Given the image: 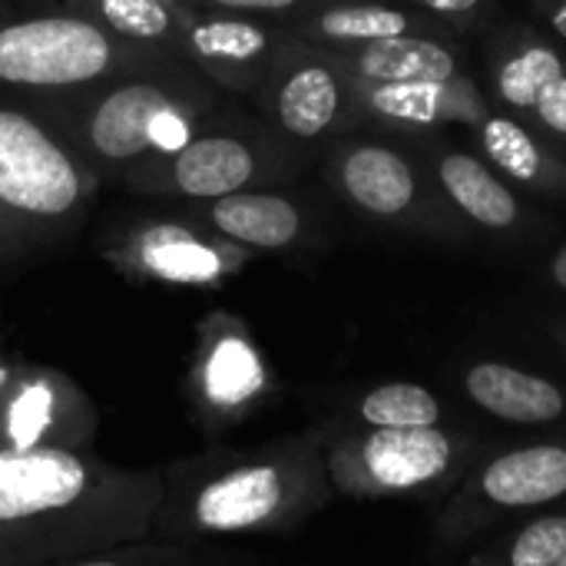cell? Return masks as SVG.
Wrapping results in <instances>:
<instances>
[{"mask_svg":"<svg viewBox=\"0 0 566 566\" xmlns=\"http://www.w3.org/2000/svg\"><path fill=\"white\" fill-rule=\"evenodd\" d=\"M163 471L93 451H0V566H60L153 537Z\"/></svg>","mask_w":566,"mask_h":566,"instance_id":"1","label":"cell"},{"mask_svg":"<svg viewBox=\"0 0 566 566\" xmlns=\"http://www.w3.org/2000/svg\"><path fill=\"white\" fill-rule=\"evenodd\" d=\"M163 488L153 534L169 541L275 527L302 491L298 464L275 451H209L163 471Z\"/></svg>","mask_w":566,"mask_h":566,"instance_id":"2","label":"cell"},{"mask_svg":"<svg viewBox=\"0 0 566 566\" xmlns=\"http://www.w3.org/2000/svg\"><path fill=\"white\" fill-rule=\"evenodd\" d=\"M332 189L365 219L438 242H468L471 232L444 202L415 139L365 119L328 146Z\"/></svg>","mask_w":566,"mask_h":566,"instance_id":"3","label":"cell"},{"mask_svg":"<svg viewBox=\"0 0 566 566\" xmlns=\"http://www.w3.org/2000/svg\"><path fill=\"white\" fill-rule=\"evenodd\" d=\"M96 172L33 113L0 103V252L46 242L76 222Z\"/></svg>","mask_w":566,"mask_h":566,"instance_id":"4","label":"cell"},{"mask_svg":"<svg viewBox=\"0 0 566 566\" xmlns=\"http://www.w3.org/2000/svg\"><path fill=\"white\" fill-rule=\"evenodd\" d=\"M199 96L159 76H129L93 93L63 119L80 159L99 166H133L149 153H172L192 139Z\"/></svg>","mask_w":566,"mask_h":566,"instance_id":"5","label":"cell"},{"mask_svg":"<svg viewBox=\"0 0 566 566\" xmlns=\"http://www.w3.org/2000/svg\"><path fill=\"white\" fill-rule=\"evenodd\" d=\"M488 99L566 156V46L534 17L501 10L474 40Z\"/></svg>","mask_w":566,"mask_h":566,"instance_id":"6","label":"cell"},{"mask_svg":"<svg viewBox=\"0 0 566 566\" xmlns=\"http://www.w3.org/2000/svg\"><path fill=\"white\" fill-rule=\"evenodd\" d=\"M153 56L90 17L0 20V86L83 90L119 70L149 66Z\"/></svg>","mask_w":566,"mask_h":566,"instance_id":"7","label":"cell"},{"mask_svg":"<svg viewBox=\"0 0 566 566\" xmlns=\"http://www.w3.org/2000/svg\"><path fill=\"white\" fill-rule=\"evenodd\" d=\"M265 90L272 123L292 146L335 143L365 123L355 80L338 70L318 46L292 33L285 36L282 53L265 76Z\"/></svg>","mask_w":566,"mask_h":566,"instance_id":"8","label":"cell"},{"mask_svg":"<svg viewBox=\"0 0 566 566\" xmlns=\"http://www.w3.org/2000/svg\"><path fill=\"white\" fill-rule=\"evenodd\" d=\"M99 415L63 371L0 358V451H90Z\"/></svg>","mask_w":566,"mask_h":566,"instance_id":"9","label":"cell"},{"mask_svg":"<svg viewBox=\"0 0 566 566\" xmlns=\"http://www.w3.org/2000/svg\"><path fill=\"white\" fill-rule=\"evenodd\" d=\"M411 139L444 202L471 235L524 239L527 232L547 229V219L531 206V199L511 186L471 143H461L454 129H431Z\"/></svg>","mask_w":566,"mask_h":566,"instance_id":"10","label":"cell"},{"mask_svg":"<svg viewBox=\"0 0 566 566\" xmlns=\"http://www.w3.org/2000/svg\"><path fill=\"white\" fill-rule=\"evenodd\" d=\"M282 169V159L262 153L245 136L232 133H202L182 143L172 153H149L133 163L126 172L129 189L163 192V196H189V199H219L229 192H242L262 176Z\"/></svg>","mask_w":566,"mask_h":566,"instance_id":"11","label":"cell"},{"mask_svg":"<svg viewBox=\"0 0 566 566\" xmlns=\"http://www.w3.org/2000/svg\"><path fill=\"white\" fill-rule=\"evenodd\" d=\"M113 262L133 275L166 285H216L245 269L252 249H242L219 232H202L179 222H146L133 229L113 252Z\"/></svg>","mask_w":566,"mask_h":566,"instance_id":"12","label":"cell"},{"mask_svg":"<svg viewBox=\"0 0 566 566\" xmlns=\"http://www.w3.org/2000/svg\"><path fill=\"white\" fill-rule=\"evenodd\" d=\"M318 50L361 83H454L478 76L474 40L464 36H388Z\"/></svg>","mask_w":566,"mask_h":566,"instance_id":"13","label":"cell"},{"mask_svg":"<svg viewBox=\"0 0 566 566\" xmlns=\"http://www.w3.org/2000/svg\"><path fill=\"white\" fill-rule=\"evenodd\" d=\"M365 119L418 136L431 129H468L494 103L478 76L454 83H361L355 80Z\"/></svg>","mask_w":566,"mask_h":566,"instance_id":"14","label":"cell"},{"mask_svg":"<svg viewBox=\"0 0 566 566\" xmlns=\"http://www.w3.org/2000/svg\"><path fill=\"white\" fill-rule=\"evenodd\" d=\"M468 143L524 196L566 202V156L521 119L491 106L468 126Z\"/></svg>","mask_w":566,"mask_h":566,"instance_id":"15","label":"cell"},{"mask_svg":"<svg viewBox=\"0 0 566 566\" xmlns=\"http://www.w3.org/2000/svg\"><path fill=\"white\" fill-rule=\"evenodd\" d=\"M448 458V438L434 428H378L361 451H335L332 471L345 488L358 478H368L378 488H415L441 474Z\"/></svg>","mask_w":566,"mask_h":566,"instance_id":"16","label":"cell"},{"mask_svg":"<svg viewBox=\"0 0 566 566\" xmlns=\"http://www.w3.org/2000/svg\"><path fill=\"white\" fill-rule=\"evenodd\" d=\"M289 33L315 46H352L388 36H458L408 0H328L302 10Z\"/></svg>","mask_w":566,"mask_h":566,"instance_id":"17","label":"cell"},{"mask_svg":"<svg viewBox=\"0 0 566 566\" xmlns=\"http://www.w3.org/2000/svg\"><path fill=\"white\" fill-rule=\"evenodd\" d=\"M265 388V368L252 342L235 322L216 315L206 325V342L192 371V391L199 405L216 415H239Z\"/></svg>","mask_w":566,"mask_h":566,"instance_id":"18","label":"cell"},{"mask_svg":"<svg viewBox=\"0 0 566 566\" xmlns=\"http://www.w3.org/2000/svg\"><path fill=\"white\" fill-rule=\"evenodd\" d=\"M285 30H269L265 23L242 17H212L189 27L186 43L196 60H202L219 80L232 86L265 83L272 63L282 53Z\"/></svg>","mask_w":566,"mask_h":566,"instance_id":"19","label":"cell"},{"mask_svg":"<svg viewBox=\"0 0 566 566\" xmlns=\"http://www.w3.org/2000/svg\"><path fill=\"white\" fill-rule=\"evenodd\" d=\"M206 222L242 249H289L302 242L308 216L305 209L279 192H229L209 202Z\"/></svg>","mask_w":566,"mask_h":566,"instance_id":"20","label":"cell"},{"mask_svg":"<svg viewBox=\"0 0 566 566\" xmlns=\"http://www.w3.org/2000/svg\"><path fill=\"white\" fill-rule=\"evenodd\" d=\"M468 391L481 408H488L491 415L507 418V421H527V424L554 421L564 411V395L551 381L524 375V371H517L511 365H497V361L471 368Z\"/></svg>","mask_w":566,"mask_h":566,"instance_id":"21","label":"cell"},{"mask_svg":"<svg viewBox=\"0 0 566 566\" xmlns=\"http://www.w3.org/2000/svg\"><path fill=\"white\" fill-rule=\"evenodd\" d=\"M484 491L507 507H531L554 501L566 491V451L527 448L501 458L484 474Z\"/></svg>","mask_w":566,"mask_h":566,"instance_id":"22","label":"cell"},{"mask_svg":"<svg viewBox=\"0 0 566 566\" xmlns=\"http://www.w3.org/2000/svg\"><path fill=\"white\" fill-rule=\"evenodd\" d=\"M90 20L129 43H156L172 33V13L163 0H83Z\"/></svg>","mask_w":566,"mask_h":566,"instance_id":"23","label":"cell"},{"mask_svg":"<svg viewBox=\"0 0 566 566\" xmlns=\"http://www.w3.org/2000/svg\"><path fill=\"white\" fill-rule=\"evenodd\" d=\"M361 415L375 428H431L441 408L418 385H385L361 401Z\"/></svg>","mask_w":566,"mask_h":566,"instance_id":"24","label":"cell"},{"mask_svg":"<svg viewBox=\"0 0 566 566\" xmlns=\"http://www.w3.org/2000/svg\"><path fill=\"white\" fill-rule=\"evenodd\" d=\"M431 20H438L444 30L478 40L491 27V20L504 10V0H408Z\"/></svg>","mask_w":566,"mask_h":566,"instance_id":"25","label":"cell"},{"mask_svg":"<svg viewBox=\"0 0 566 566\" xmlns=\"http://www.w3.org/2000/svg\"><path fill=\"white\" fill-rule=\"evenodd\" d=\"M566 557V517L531 524L514 547V566H557Z\"/></svg>","mask_w":566,"mask_h":566,"instance_id":"26","label":"cell"},{"mask_svg":"<svg viewBox=\"0 0 566 566\" xmlns=\"http://www.w3.org/2000/svg\"><path fill=\"white\" fill-rule=\"evenodd\" d=\"M527 17H534L566 46V0H527Z\"/></svg>","mask_w":566,"mask_h":566,"instance_id":"27","label":"cell"},{"mask_svg":"<svg viewBox=\"0 0 566 566\" xmlns=\"http://www.w3.org/2000/svg\"><path fill=\"white\" fill-rule=\"evenodd\" d=\"M226 10H255V13H285V10H308L328 0H212Z\"/></svg>","mask_w":566,"mask_h":566,"instance_id":"28","label":"cell"},{"mask_svg":"<svg viewBox=\"0 0 566 566\" xmlns=\"http://www.w3.org/2000/svg\"><path fill=\"white\" fill-rule=\"evenodd\" d=\"M547 272H551V282H554L557 289H564L566 292V242L564 245H557V252L551 255V262H547Z\"/></svg>","mask_w":566,"mask_h":566,"instance_id":"29","label":"cell"},{"mask_svg":"<svg viewBox=\"0 0 566 566\" xmlns=\"http://www.w3.org/2000/svg\"><path fill=\"white\" fill-rule=\"evenodd\" d=\"M60 566H126V564L109 560L106 554H99V557H86V560H73V564H60Z\"/></svg>","mask_w":566,"mask_h":566,"instance_id":"30","label":"cell"},{"mask_svg":"<svg viewBox=\"0 0 566 566\" xmlns=\"http://www.w3.org/2000/svg\"><path fill=\"white\" fill-rule=\"evenodd\" d=\"M557 566H566V557H564V560H560V564H557Z\"/></svg>","mask_w":566,"mask_h":566,"instance_id":"31","label":"cell"}]
</instances>
